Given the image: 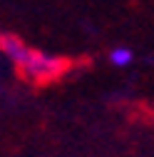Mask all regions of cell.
<instances>
[{
	"label": "cell",
	"instance_id": "obj_2",
	"mask_svg": "<svg viewBox=\"0 0 154 157\" xmlns=\"http://www.w3.org/2000/svg\"><path fill=\"white\" fill-rule=\"evenodd\" d=\"M132 60H134V52L129 48H114V50H109V63L114 67H127Z\"/></svg>",
	"mask_w": 154,
	"mask_h": 157
},
{
	"label": "cell",
	"instance_id": "obj_1",
	"mask_svg": "<svg viewBox=\"0 0 154 157\" xmlns=\"http://www.w3.org/2000/svg\"><path fill=\"white\" fill-rule=\"evenodd\" d=\"M0 50H3L10 60L20 67V72H25L30 80H52L62 72L65 63L57 60L52 55H45L40 50L28 48L23 40H17L13 35H0Z\"/></svg>",
	"mask_w": 154,
	"mask_h": 157
}]
</instances>
